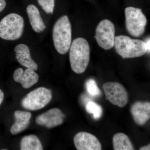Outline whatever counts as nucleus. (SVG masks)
I'll return each mask as SVG.
<instances>
[{
	"label": "nucleus",
	"instance_id": "1",
	"mask_svg": "<svg viewBox=\"0 0 150 150\" xmlns=\"http://www.w3.org/2000/svg\"><path fill=\"white\" fill-rule=\"evenodd\" d=\"M71 67L75 73L81 74L85 71L90 58V48L88 41L83 38H76L70 48Z\"/></svg>",
	"mask_w": 150,
	"mask_h": 150
},
{
	"label": "nucleus",
	"instance_id": "2",
	"mask_svg": "<svg viewBox=\"0 0 150 150\" xmlns=\"http://www.w3.org/2000/svg\"><path fill=\"white\" fill-rule=\"evenodd\" d=\"M114 47L116 52L123 59L141 57L147 52L145 41L132 39L126 35L115 36Z\"/></svg>",
	"mask_w": 150,
	"mask_h": 150
},
{
	"label": "nucleus",
	"instance_id": "3",
	"mask_svg": "<svg viewBox=\"0 0 150 150\" xmlns=\"http://www.w3.org/2000/svg\"><path fill=\"white\" fill-rule=\"evenodd\" d=\"M55 48L59 54H67L71 44V25L67 16H63L56 22L53 29Z\"/></svg>",
	"mask_w": 150,
	"mask_h": 150
},
{
	"label": "nucleus",
	"instance_id": "4",
	"mask_svg": "<svg viewBox=\"0 0 150 150\" xmlns=\"http://www.w3.org/2000/svg\"><path fill=\"white\" fill-rule=\"evenodd\" d=\"M22 17L12 13L6 16L0 21V37L6 40H16L20 38L24 30Z\"/></svg>",
	"mask_w": 150,
	"mask_h": 150
},
{
	"label": "nucleus",
	"instance_id": "5",
	"mask_svg": "<svg viewBox=\"0 0 150 150\" xmlns=\"http://www.w3.org/2000/svg\"><path fill=\"white\" fill-rule=\"evenodd\" d=\"M126 26L129 34L134 37L142 36L145 32L147 21L142 9L133 7L125 9Z\"/></svg>",
	"mask_w": 150,
	"mask_h": 150
},
{
	"label": "nucleus",
	"instance_id": "6",
	"mask_svg": "<svg viewBox=\"0 0 150 150\" xmlns=\"http://www.w3.org/2000/svg\"><path fill=\"white\" fill-rule=\"evenodd\" d=\"M52 97V92L50 89L45 87L38 88L25 97L21 101L22 106L28 110H40L50 102Z\"/></svg>",
	"mask_w": 150,
	"mask_h": 150
},
{
	"label": "nucleus",
	"instance_id": "7",
	"mask_svg": "<svg viewBox=\"0 0 150 150\" xmlns=\"http://www.w3.org/2000/svg\"><path fill=\"white\" fill-rule=\"evenodd\" d=\"M115 35L114 24L110 20L105 19L97 26L95 38L101 48L108 50L114 47Z\"/></svg>",
	"mask_w": 150,
	"mask_h": 150
},
{
	"label": "nucleus",
	"instance_id": "8",
	"mask_svg": "<svg viewBox=\"0 0 150 150\" xmlns=\"http://www.w3.org/2000/svg\"><path fill=\"white\" fill-rule=\"evenodd\" d=\"M106 99L112 104L123 108L128 103L129 96L124 86L116 82L105 83L103 85Z\"/></svg>",
	"mask_w": 150,
	"mask_h": 150
},
{
	"label": "nucleus",
	"instance_id": "9",
	"mask_svg": "<svg viewBox=\"0 0 150 150\" xmlns=\"http://www.w3.org/2000/svg\"><path fill=\"white\" fill-rule=\"evenodd\" d=\"M75 147L78 150H101V144L95 136L86 132H80L74 139Z\"/></svg>",
	"mask_w": 150,
	"mask_h": 150
},
{
	"label": "nucleus",
	"instance_id": "10",
	"mask_svg": "<svg viewBox=\"0 0 150 150\" xmlns=\"http://www.w3.org/2000/svg\"><path fill=\"white\" fill-rule=\"evenodd\" d=\"M65 115L59 108H54L38 115L36 122L38 125L52 128L62 125L64 121Z\"/></svg>",
	"mask_w": 150,
	"mask_h": 150
},
{
	"label": "nucleus",
	"instance_id": "11",
	"mask_svg": "<svg viewBox=\"0 0 150 150\" xmlns=\"http://www.w3.org/2000/svg\"><path fill=\"white\" fill-rule=\"evenodd\" d=\"M39 76L34 70L27 68L25 71L18 68L13 74L14 80L21 84L24 88H29L37 83Z\"/></svg>",
	"mask_w": 150,
	"mask_h": 150
},
{
	"label": "nucleus",
	"instance_id": "12",
	"mask_svg": "<svg viewBox=\"0 0 150 150\" xmlns=\"http://www.w3.org/2000/svg\"><path fill=\"white\" fill-rule=\"evenodd\" d=\"M131 112L134 121L139 125H144L150 119V103L137 101L132 105Z\"/></svg>",
	"mask_w": 150,
	"mask_h": 150
},
{
	"label": "nucleus",
	"instance_id": "13",
	"mask_svg": "<svg viewBox=\"0 0 150 150\" xmlns=\"http://www.w3.org/2000/svg\"><path fill=\"white\" fill-rule=\"evenodd\" d=\"M16 58L18 62L24 67L36 71L38 65L30 56L28 46L24 44H19L15 48Z\"/></svg>",
	"mask_w": 150,
	"mask_h": 150
},
{
	"label": "nucleus",
	"instance_id": "14",
	"mask_svg": "<svg viewBox=\"0 0 150 150\" xmlns=\"http://www.w3.org/2000/svg\"><path fill=\"white\" fill-rule=\"evenodd\" d=\"M15 122L11 127V133L17 134L27 129L31 117V113L26 111L17 110L14 112Z\"/></svg>",
	"mask_w": 150,
	"mask_h": 150
},
{
	"label": "nucleus",
	"instance_id": "15",
	"mask_svg": "<svg viewBox=\"0 0 150 150\" xmlns=\"http://www.w3.org/2000/svg\"><path fill=\"white\" fill-rule=\"evenodd\" d=\"M26 11L30 23L33 30L38 33L43 32L46 29V26L37 8L33 5H30L27 7Z\"/></svg>",
	"mask_w": 150,
	"mask_h": 150
},
{
	"label": "nucleus",
	"instance_id": "16",
	"mask_svg": "<svg viewBox=\"0 0 150 150\" xmlns=\"http://www.w3.org/2000/svg\"><path fill=\"white\" fill-rule=\"evenodd\" d=\"M114 150H133L134 147L129 137L122 133L115 134L112 138Z\"/></svg>",
	"mask_w": 150,
	"mask_h": 150
},
{
	"label": "nucleus",
	"instance_id": "17",
	"mask_svg": "<svg viewBox=\"0 0 150 150\" xmlns=\"http://www.w3.org/2000/svg\"><path fill=\"white\" fill-rule=\"evenodd\" d=\"M21 150H42L43 146L38 137L34 135L23 137L20 143Z\"/></svg>",
	"mask_w": 150,
	"mask_h": 150
},
{
	"label": "nucleus",
	"instance_id": "18",
	"mask_svg": "<svg viewBox=\"0 0 150 150\" xmlns=\"http://www.w3.org/2000/svg\"><path fill=\"white\" fill-rule=\"evenodd\" d=\"M87 112L93 114V117L95 120H98L102 115V108L100 105L92 101H89L86 105Z\"/></svg>",
	"mask_w": 150,
	"mask_h": 150
},
{
	"label": "nucleus",
	"instance_id": "19",
	"mask_svg": "<svg viewBox=\"0 0 150 150\" xmlns=\"http://www.w3.org/2000/svg\"><path fill=\"white\" fill-rule=\"evenodd\" d=\"M86 87L89 94L92 96H98L101 94V91L98 86L96 82L93 79H90L87 81Z\"/></svg>",
	"mask_w": 150,
	"mask_h": 150
},
{
	"label": "nucleus",
	"instance_id": "20",
	"mask_svg": "<svg viewBox=\"0 0 150 150\" xmlns=\"http://www.w3.org/2000/svg\"><path fill=\"white\" fill-rule=\"evenodd\" d=\"M38 2L46 13H53L55 7V0H38Z\"/></svg>",
	"mask_w": 150,
	"mask_h": 150
},
{
	"label": "nucleus",
	"instance_id": "21",
	"mask_svg": "<svg viewBox=\"0 0 150 150\" xmlns=\"http://www.w3.org/2000/svg\"><path fill=\"white\" fill-rule=\"evenodd\" d=\"M6 4L5 0H0V12L5 8Z\"/></svg>",
	"mask_w": 150,
	"mask_h": 150
},
{
	"label": "nucleus",
	"instance_id": "22",
	"mask_svg": "<svg viewBox=\"0 0 150 150\" xmlns=\"http://www.w3.org/2000/svg\"><path fill=\"white\" fill-rule=\"evenodd\" d=\"M4 99V93L0 89V105L2 103Z\"/></svg>",
	"mask_w": 150,
	"mask_h": 150
},
{
	"label": "nucleus",
	"instance_id": "23",
	"mask_svg": "<svg viewBox=\"0 0 150 150\" xmlns=\"http://www.w3.org/2000/svg\"><path fill=\"white\" fill-rule=\"evenodd\" d=\"M146 44L147 47V52L148 53H150V38H148L147 39L146 41Z\"/></svg>",
	"mask_w": 150,
	"mask_h": 150
},
{
	"label": "nucleus",
	"instance_id": "24",
	"mask_svg": "<svg viewBox=\"0 0 150 150\" xmlns=\"http://www.w3.org/2000/svg\"><path fill=\"white\" fill-rule=\"evenodd\" d=\"M140 150H150V144L147 145V146H144L140 148Z\"/></svg>",
	"mask_w": 150,
	"mask_h": 150
}]
</instances>
